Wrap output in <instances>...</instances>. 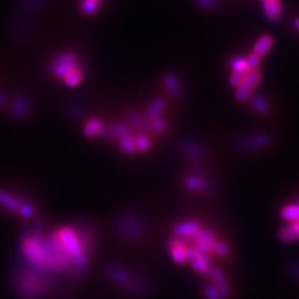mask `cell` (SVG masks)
<instances>
[{
    "instance_id": "f35d334b",
    "label": "cell",
    "mask_w": 299,
    "mask_h": 299,
    "mask_svg": "<svg viewBox=\"0 0 299 299\" xmlns=\"http://www.w3.org/2000/svg\"><path fill=\"white\" fill-rule=\"evenodd\" d=\"M289 273H290V275L294 276L296 279H299V263H295V264L290 265Z\"/></svg>"
},
{
    "instance_id": "f1b7e54d",
    "label": "cell",
    "mask_w": 299,
    "mask_h": 299,
    "mask_svg": "<svg viewBox=\"0 0 299 299\" xmlns=\"http://www.w3.org/2000/svg\"><path fill=\"white\" fill-rule=\"evenodd\" d=\"M99 3L100 0H82V4H81L82 12L87 16L94 15L99 9Z\"/></svg>"
},
{
    "instance_id": "83f0119b",
    "label": "cell",
    "mask_w": 299,
    "mask_h": 299,
    "mask_svg": "<svg viewBox=\"0 0 299 299\" xmlns=\"http://www.w3.org/2000/svg\"><path fill=\"white\" fill-rule=\"evenodd\" d=\"M129 120L131 121V123L141 132H146V130L149 129V125H148V123H146L145 119L140 113L131 112L129 114Z\"/></svg>"
},
{
    "instance_id": "d6a6232c",
    "label": "cell",
    "mask_w": 299,
    "mask_h": 299,
    "mask_svg": "<svg viewBox=\"0 0 299 299\" xmlns=\"http://www.w3.org/2000/svg\"><path fill=\"white\" fill-rule=\"evenodd\" d=\"M204 295L206 299H224L225 298L214 285L206 286V287L204 288Z\"/></svg>"
},
{
    "instance_id": "4dcf8cb0",
    "label": "cell",
    "mask_w": 299,
    "mask_h": 299,
    "mask_svg": "<svg viewBox=\"0 0 299 299\" xmlns=\"http://www.w3.org/2000/svg\"><path fill=\"white\" fill-rule=\"evenodd\" d=\"M236 92H235V97L239 101V102H244V101L250 99L253 95V90L254 89L247 87L245 85H239L236 87Z\"/></svg>"
},
{
    "instance_id": "9c48e42d",
    "label": "cell",
    "mask_w": 299,
    "mask_h": 299,
    "mask_svg": "<svg viewBox=\"0 0 299 299\" xmlns=\"http://www.w3.org/2000/svg\"><path fill=\"white\" fill-rule=\"evenodd\" d=\"M269 138L264 134V133H256V134L248 135L243 140H240L239 146L245 151H253L265 148V146L269 144Z\"/></svg>"
},
{
    "instance_id": "b9f144b4",
    "label": "cell",
    "mask_w": 299,
    "mask_h": 299,
    "mask_svg": "<svg viewBox=\"0 0 299 299\" xmlns=\"http://www.w3.org/2000/svg\"><path fill=\"white\" fill-rule=\"evenodd\" d=\"M262 2H263V3H265V2H267V0H262Z\"/></svg>"
},
{
    "instance_id": "7c38bea8",
    "label": "cell",
    "mask_w": 299,
    "mask_h": 299,
    "mask_svg": "<svg viewBox=\"0 0 299 299\" xmlns=\"http://www.w3.org/2000/svg\"><path fill=\"white\" fill-rule=\"evenodd\" d=\"M185 186L192 191H200V192L211 193L213 192V186L205 179L197 175H189L185 180Z\"/></svg>"
},
{
    "instance_id": "cb8c5ba5",
    "label": "cell",
    "mask_w": 299,
    "mask_h": 299,
    "mask_svg": "<svg viewBox=\"0 0 299 299\" xmlns=\"http://www.w3.org/2000/svg\"><path fill=\"white\" fill-rule=\"evenodd\" d=\"M119 141H120V148L124 152V153L133 154L137 151L134 135L128 134V135L119 139Z\"/></svg>"
},
{
    "instance_id": "d6986e66",
    "label": "cell",
    "mask_w": 299,
    "mask_h": 299,
    "mask_svg": "<svg viewBox=\"0 0 299 299\" xmlns=\"http://www.w3.org/2000/svg\"><path fill=\"white\" fill-rule=\"evenodd\" d=\"M278 238L283 243H294V241L299 240V233H297L294 228L290 225L283 227L282 230L278 232Z\"/></svg>"
},
{
    "instance_id": "4fadbf2b",
    "label": "cell",
    "mask_w": 299,
    "mask_h": 299,
    "mask_svg": "<svg viewBox=\"0 0 299 299\" xmlns=\"http://www.w3.org/2000/svg\"><path fill=\"white\" fill-rule=\"evenodd\" d=\"M164 87L172 97H180L182 93V87L179 78L174 74H168L164 78Z\"/></svg>"
},
{
    "instance_id": "2e32d148",
    "label": "cell",
    "mask_w": 299,
    "mask_h": 299,
    "mask_svg": "<svg viewBox=\"0 0 299 299\" xmlns=\"http://www.w3.org/2000/svg\"><path fill=\"white\" fill-rule=\"evenodd\" d=\"M281 218L286 222H296L299 220V202L291 203L282 208Z\"/></svg>"
},
{
    "instance_id": "5bb4252c",
    "label": "cell",
    "mask_w": 299,
    "mask_h": 299,
    "mask_svg": "<svg viewBox=\"0 0 299 299\" xmlns=\"http://www.w3.org/2000/svg\"><path fill=\"white\" fill-rule=\"evenodd\" d=\"M264 14L269 20H277L282 14V5L279 0H267L264 3Z\"/></svg>"
},
{
    "instance_id": "52a82bcc",
    "label": "cell",
    "mask_w": 299,
    "mask_h": 299,
    "mask_svg": "<svg viewBox=\"0 0 299 299\" xmlns=\"http://www.w3.org/2000/svg\"><path fill=\"white\" fill-rule=\"evenodd\" d=\"M168 248H169L170 255L175 264L183 265L187 262L186 259L187 247L185 246V244H184L183 239L176 238L173 236L169 241Z\"/></svg>"
},
{
    "instance_id": "ffe728a7",
    "label": "cell",
    "mask_w": 299,
    "mask_h": 299,
    "mask_svg": "<svg viewBox=\"0 0 299 299\" xmlns=\"http://www.w3.org/2000/svg\"><path fill=\"white\" fill-rule=\"evenodd\" d=\"M62 80L67 87H77L81 84V81L84 80V71H82V69H80V67H77L69 74H67Z\"/></svg>"
},
{
    "instance_id": "4316f807",
    "label": "cell",
    "mask_w": 299,
    "mask_h": 299,
    "mask_svg": "<svg viewBox=\"0 0 299 299\" xmlns=\"http://www.w3.org/2000/svg\"><path fill=\"white\" fill-rule=\"evenodd\" d=\"M259 80H260L259 70H257V69L250 70V71L245 74L243 81H241V85H245L247 87L254 89L259 82Z\"/></svg>"
},
{
    "instance_id": "8992f818",
    "label": "cell",
    "mask_w": 299,
    "mask_h": 299,
    "mask_svg": "<svg viewBox=\"0 0 299 299\" xmlns=\"http://www.w3.org/2000/svg\"><path fill=\"white\" fill-rule=\"evenodd\" d=\"M201 224L197 221H182L174 226L173 236L180 239H193L197 233L201 231Z\"/></svg>"
},
{
    "instance_id": "f546056e",
    "label": "cell",
    "mask_w": 299,
    "mask_h": 299,
    "mask_svg": "<svg viewBox=\"0 0 299 299\" xmlns=\"http://www.w3.org/2000/svg\"><path fill=\"white\" fill-rule=\"evenodd\" d=\"M231 68L233 70V72H236V73L246 74L248 71H250L247 68L245 59L241 58V57H235V58L232 59Z\"/></svg>"
},
{
    "instance_id": "6da1fadb",
    "label": "cell",
    "mask_w": 299,
    "mask_h": 299,
    "mask_svg": "<svg viewBox=\"0 0 299 299\" xmlns=\"http://www.w3.org/2000/svg\"><path fill=\"white\" fill-rule=\"evenodd\" d=\"M52 286L50 274L23 263L14 275V287L22 299H42Z\"/></svg>"
},
{
    "instance_id": "9a60e30c",
    "label": "cell",
    "mask_w": 299,
    "mask_h": 299,
    "mask_svg": "<svg viewBox=\"0 0 299 299\" xmlns=\"http://www.w3.org/2000/svg\"><path fill=\"white\" fill-rule=\"evenodd\" d=\"M273 46V38L268 35H264L259 38L257 42L254 46V53L257 55L258 57L265 56Z\"/></svg>"
},
{
    "instance_id": "484cf974",
    "label": "cell",
    "mask_w": 299,
    "mask_h": 299,
    "mask_svg": "<svg viewBox=\"0 0 299 299\" xmlns=\"http://www.w3.org/2000/svg\"><path fill=\"white\" fill-rule=\"evenodd\" d=\"M251 105L254 110L259 112V113L266 112L269 107L267 100L259 94H255V95H253V97H251Z\"/></svg>"
},
{
    "instance_id": "3957f363",
    "label": "cell",
    "mask_w": 299,
    "mask_h": 299,
    "mask_svg": "<svg viewBox=\"0 0 299 299\" xmlns=\"http://www.w3.org/2000/svg\"><path fill=\"white\" fill-rule=\"evenodd\" d=\"M116 231L120 237L135 241L142 238L146 232L145 222L135 213L126 212L120 214L116 220Z\"/></svg>"
},
{
    "instance_id": "ab89813d",
    "label": "cell",
    "mask_w": 299,
    "mask_h": 299,
    "mask_svg": "<svg viewBox=\"0 0 299 299\" xmlns=\"http://www.w3.org/2000/svg\"><path fill=\"white\" fill-rule=\"evenodd\" d=\"M292 26H294V28H295L297 31H299V18L295 19L294 22H292Z\"/></svg>"
},
{
    "instance_id": "7402d4cb",
    "label": "cell",
    "mask_w": 299,
    "mask_h": 299,
    "mask_svg": "<svg viewBox=\"0 0 299 299\" xmlns=\"http://www.w3.org/2000/svg\"><path fill=\"white\" fill-rule=\"evenodd\" d=\"M28 110H29V102L26 99L22 97H19L15 100L14 105H12V114H14L15 117L21 118L28 112Z\"/></svg>"
},
{
    "instance_id": "d590c367",
    "label": "cell",
    "mask_w": 299,
    "mask_h": 299,
    "mask_svg": "<svg viewBox=\"0 0 299 299\" xmlns=\"http://www.w3.org/2000/svg\"><path fill=\"white\" fill-rule=\"evenodd\" d=\"M151 130L155 132V133H162L165 130V122L160 118H157L155 120L151 121V125H150Z\"/></svg>"
},
{
    "instance_id": "30bf717a",
    "label": "cell",
    "mask_w": 299,
    "mask_h": 299,
    "mask_svg": "<svg viewBox=\"0 0 299 299\" xmlns=\"http://www.w3.org/2000/svg\"><path fill=\"white\" fill-rule=\"evenodd\" d=\"M207 275L211 278V281L213 282V285L216 288L220 290L221 294L227 297L231 294V287L228 285L224 273H223L220 268H214V267H211V269L207 273Z\"/></svg>"
},
{
    "instance_id": "e0dca14e",
    "label": "cell",
    "mask_w": 299,
    "mask_h": 299,
    "mask_svg": "<svg viewBox=\"0 0 299 299\" xmlns=\"http://www.w3.org/2000/svg\"><path fill=\"white\" fill-rule=\"evenodd\" d=\"M164 109H165V101L162 98H157L149 106L148 111H146V118H148L150 121L160 118L161 113L164 111Z\"/></svg>"
},
{
    "instance_id": "60d3db41",
    "label": "cell",
    "mask_w": 299,
    "mask_h": 299,
    "mask_svg": "<svg viewBox=\"0 0 299 299\" xmlns=\"http://www.w3.org/2000/svg\"><path fill=\"white\" fill-rule=\"evenodd\" d=\"M4 102H5V99L2 94H0V106L4 105Z\"/></svg>"
},
{
    "instance_id": "8d00e7d4",
    "label": "cell",
    "mask_w": 299,
    "mask_h": 299,
    "mask_svg": "<svg viewBox=\"0 0 299 299\" xmlns=\"http://www.w3.org/2000/svg\"><path fill=\"white\" fill-rule=\"evenodd\" d=\"M196 3L202 8L211 9L215 8L219 5V0H196Z\"/></svg>"
},
{
    "instance_id": "8fae6325",
    "label": "cell",
    "mask_w": 299,
    "mask_h": 299,
    "mask_svg": "<svg viewBox=\"0 0 299 299\" xmlns=\"http://www.w3.org/2000/svg\"><path fill=\"white\" fill-rule=\"evenodd\" d=\"M100 134L104 138H117L121 139L125 135L130 134L129 126L126 124L118 123V124H103L102 130H101Z\"/></svg>"
},
{
    "instance_id": "d4e9b609",
    "label": "cell",
    "mask_w": 299,
    "mask_h": 299,
    "mask_svg": "<svg viewBox=\"0 0 299 299\" xmlns=\"http://www.w3.org/2000/svg\"><path fill=\"white\" fill-rule=\"evenodd\" d=\"M209 252L214 255H218L221 257H226L230 254V247L224 241L221 240H214L213 243L209 245Z\"/></svg>"
},
{
    "instance_id": "5b68a950",
    "label": "cell",
    "mask_w": 299,
    "mask_h": 299,
    "mask_svg": "<svg viewBox=\"0 0 299 299\" xmlns=\"http://www.w3.org/2000/svg\"><path fill=\"white\" fill-rule=\"evenodd\" d=\"M78 67L77 56L73 52H62L56 57V59L50 65L52 74L60 79H63L67 74Z\"/></svg>"
},
{
    "instance_id": "44dd1931",
    "label": "cell",
    "mask_w": 299,
    "mask_h": 299,
    "mask_svg": "<svg viewBox=\"0 0 299 299\" xmlns=\"http://www.w3.org/2000/svg\"><path fill=\"white\" fill-rule=\"evenodd\" d=\"M215 239V234L212 230L209 228H201V231L197 233L196 236L193 238V241H196V243H201L204 244L209 247Z\"/></svg>"
},
{
    "instance_id": "7a4b0ae2",
    "label": "cell",
    "mask_w": 299,
    "mask_h": 299,
    "mask_svg": "<svg viewBox=\"0 0 299 299\" xmlns=\"http://www.w3.org/2000/svg\"><path fill=\"white\" fill-rule=\"evenodd\" d=\"M106 275L114 284L129 291L130 294H145L151 289V285L148 281L132 275L128 269L123 268L122 266L110 265L106 268Z\"/></svg>"
},
{
    "instance_id": "277c9868",
    "label": "cell",
    "mask_w": 299,
    "mask_h": 299,
    "mask_svg": "<svg viewBox=\"0 0 299 299\" xmlns=\"http://www.w3.org/2000/svg\"><path fill=\"white\" fill-rule=\"evenodd\" d=\"M0 206L9 212L17 213L23 219H33L36 213L35 207L23 197L12 194L0 188Z\"/></svg>"
},
{
    "instance_id": "ac0fdd59",
    "label": "cell",
    "mask_w": 299,
    "mask_h": 299,
    "mask_svg": "<svg viewBox=\"0 0 299 299\" xmlns=\"http://www.w3.org/2000/svg\"><path fill=\"white\" fill-rule=\"evenodd\" d=\"M102 126H103V123L101 122V120L97 118L91 119L90 121H88L84 129L85 135L88 138L97 137L98 134H100L101 130H102Z\"/></svg>"
},
{
    "instance_id": "1f68e13d",
    "label": "cell",
    "mask_w": 299,
    "mask_h": 299,
    "mask_svg": "<svg viewBox=\"0 0 299 299\" xmlns=\"http://www.w3.org/2000/svg\"><path fill=\"white\" fill-rule=\"evenodd\" d=\"M134 141H135L137 151L146 152L150 149L151 141H150V139L148 137H145L144 134L134 135Z\"/></svg>"
},
{
    "instance_id": "836d02e7",
    "label": "cell",
    "mask_w": 299,
    "mask_h": 299,
    "mask_svg": "<svg viewBox=\"0 0 299 299\" xmlns=\"http://www.w3.org/2000/svg\"><path fill=\"white\" fill-rule=\"evenodd\" d=\"M245 61H246L248 70H255V69H257V67L259 66V63H260V57H258L257 55L253 52L246 57Z\"/></svg>"
},
{
    "instance_id": "ba28073f",
    "label": "cell",
    "mask_w": 299,
    "mask_h": 299,
    "mask_svg": "<svg viewBox=\"0 0 299 299\" xmlns=\"http://www.w3.org/2000/svg\"><path fill=\"white\" fill-rule=\"evenodd\" d=\"M186 259L191 267L200 274H207L212 267L211 264H209V259L200 255L192 247H187Z\"/></svg>"
},
{
    "instance_id": "e575fe53",
    "label": "cell",
    "mask_w": 299,
    "mask_h": 299,
    "mask_svg": "<svg viewBox=\"0 0 299 299\" xmlns=\"http://www.w3.org/2000/svg\"><path fill=\"white\" fill-rule=\"evenodd\" d=\"M191 247H192L194 251H196L203 257H205V258L209 259V255H211V252H209L208 246H206L204 244H201V243H196V241H193L192 246H191Z\"/></svg>"
},
{
    "instance_id": "603a6c76",
    "label": "cell",
    "mask_w": 299,
    "mask_h": 299,
    "mask_svg": "<svg viewBox=\"0 0 299 299\" xmlns=\"http://www.w3.org/2000/svg\"><path fill=\"white\" fill-rule=\"evenodd\" d=\"M183 151L187 156L192 158H200L202 157V154H203V150L200 146V144L192 141H187L183 143Z\"/></svg>"
},
{
    "instance_id": "74e56055",
    "label": "cell",
    "mask_w": 299,
    "mask_h": 299,
    "mask_svg": "<svg viewBox=\"0 0 299 299\" xmlns=\"http://www.w3.org/2000/svg\"><path fill=\"white\" fill-rule=\"evenodd\" d=\"M244 77H245V74H244V73H236V72H233L232 75H231V78H230L231 85H232L233 87H238V86L241 84V81H243Z\"/></svg>"
}]
</instances>
